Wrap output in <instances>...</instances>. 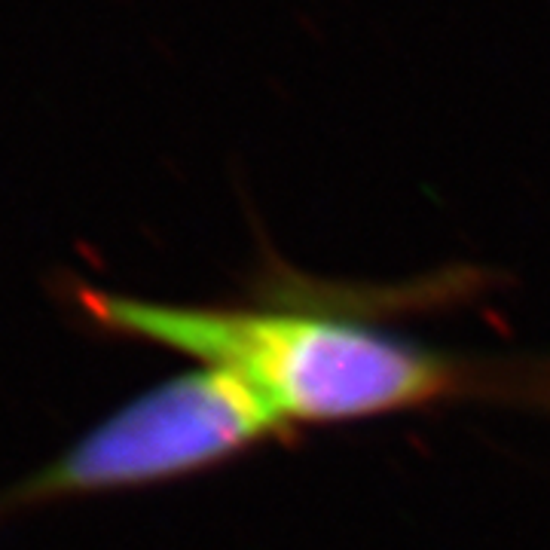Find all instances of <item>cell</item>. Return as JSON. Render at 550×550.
<instances>
[{"label": "cell", "mask_w": 550, "mask_h": 550, "mask_svg": "<svg viewBox=\"0 0 550 550\" xmlns=\"http://www.w3.org/2000/svg\"><path fill=\"white\" fill-rule=\"evenodd\" d=\"M74 306L104 334L236 373L291 428L465 401L550 416V358L437 349L330 306L156 303L89 285L74 288Z\"/></svg>", "instance_id": "cell-1"}, {"label": "cell", "mask_w": 550, "mask_h": 550, "mask_svg": "<svg viewBox=\"0 0 550 550\" xmlns=\"http://www.w3.org/2000/svg\"><path fill=\"white\" fill-rule=\"evenodd\" d=\"M291 425L230 370L199 364L104 416L43 468L0 489V520L83 495L147 489L211 471Z\"/></svg>", "instance_id": "cell-2"}]
</instances>
